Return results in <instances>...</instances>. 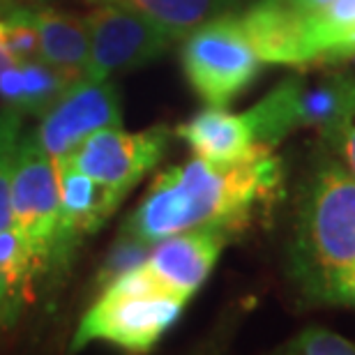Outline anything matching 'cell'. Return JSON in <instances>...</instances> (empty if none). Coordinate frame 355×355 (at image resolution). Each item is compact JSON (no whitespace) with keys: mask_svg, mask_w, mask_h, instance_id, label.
<instances>
[{"mask_svg":"<svg viewBox=\"0 0 355 355\" xmlns=\"http://www.w3.org/2000/svg\"><path fill=\"white\" fill-rule=\"evenodd\" d=\"M229 233L222 226H201L175 233L153 245L146 266L168 295L187 302L208 279Z\"/></svg>","mask_w":355,"mask_h":355,"instance_id":"11","label":"cell"},{"mask_svg":"<svg viewBox=\"0 0 355 355\" xmlns=\"http://www.w3.org/2000/svg\"><path fill=\"white\" fill-rule=\"evenodd\" d=\"M42 0H0V17L12 10H19V7H31V5H40Z\"/></svg>","mask_w":355,"mask_h":355,"instance_id":"26","label":"cell"},{"mask_svg":"<svg viewBox=\"0 0 355 355\" xmlns=\"http://www.w3.org/2000/svg\"><path fill=\"white\" fill-rule=\"evenodd\" d=\"M304 28H307V62L353 55L355 0H332L325 10L304 19Z\"/></svg>","mask_w":355,"mask_h":355,"instance_id":"18","label":"cell"},{"mask_svg":"<svg viewBox=\"0 0 355 355\" xmlns=\"http://www.w3.org/2000/svg\"><path fill=\"white\" fill-rule=\"evenodd\" d=\"M355 266V175L337 157H321L300 203L293 272L311 300L335 304L339 279Z\"/></svg>","mask_w":355,"mask_h":355,"instance_id":"2","label":"cell"},{"mask_svg":"<svg viewBox=\"0 0 355 355\" xmlns=\"http://www.w3.org/2000/svg\"><path fill=\"white\" fill-rule=\"evenodd\" d=\"M263 60L252 49L240 17H219L194 28L182 44V69L208 106H229L257 79Z\"/></svg>","mask_w":355,"mask_h":355,"instance_id":"3","label":"cell"},{"mask_svg":"<svg viewBox=\"0 0 355 355\" xmlns=\"http://www.w3.org/2000/svg\"><path fill=\"white\" fill-rule=\"evenodd\" d=\"M60 215V182L37 134L21 137L12 175V229L31 252L35 277L46 272Z\"/></svg>","mask_w":355,"mask_h":355,"instance_id":"4","label":"cell"},{"mask_svg":"<svg viewBox=\"0 0 355 355\" xmlns=\"http://www.w3.org/2000/svg\"><path fill=\"white\" fill-rule=\"evenodd\" d=\"M67 86L65 76L42 58L24 60L0 74V99L7 109L19 111L21 116H42Z\"/></svg>","mask_w":355,"mask_h":355,"instance_id":"15","label":"cell"},{"mask_svg":"<svg viewBox=\"0 0 355 355\" xmlns=\"http://www.w3.org/2000/svg\"><path fill=\"white\" fill-rule=\"evenodd\" d=\"M88 3L127 7L164 26L173 40H182L205 21L224 14L233 0H88Z\"/></svg>","mask_w":355,"mask_h":355,"instance_id":"17","label":"cell"},{"mask_svg":"<svg viewBox=\"0 0 355 355\" xmlns=\"http://www.w3.org/2000/svg\"><path fill=\"white\" fill-rule=\"evenodd\" d=\"M196 157L231 162L247 155L257 144L247 113H231L226 106H208L175 130Z\"/></svg>","mask_w":355,"mask_h":355,"instance_id":"14","label":"cell"},{"mask_svg":"<svg viewBox=\"0 0 355 355\" xmlns=\"http://www.w3.org/2000/svg\"><path fill=\"white\" fill-rule=\"evenodd\" d=\"M339 106H342V74L330 76L321 83L291 76L245 113L252 123L257 144L275 148L291 132L304 127H314L323 134L335 123Z\"/></svg>","mask_w":355,"mask_h":355,"instance_id":"7","label":"cell"},{"mask_svg":"<svg viewBox=\"0 0 355 355\" xmlns=\"http://www.w3.org/2000/svg\"><path fill=\"white\" fill-rule=\"evenodd\" d=\"M321 137L337 159L355 175V76L342 74V106L335 123Z\"/></svg>","mask_w":355,"mask_h":355,"instance_id":"20","label":"cell"},{"mask_svg":"<svg viewBox=\"0 0 355 355\" xmlns=\"http://www.w3.org/2000/svg\"><path fill=\"white\" fill-rule=\"evenodd\" d=\"M182 307V300L164 293L111 295L102 291L99 300L81 318L72 349L79 351L90 342H109L130 353H146L178 321Z\"/></svg>","mask_w":355,"mask_h":355,"instance_id":"5","label":"cell"},{"mask_svg":"<svg viewBox=\"0 0 355 355\" xmlns=\"http://www.w3.org/2000/svg\"><path fill=\"white\" fill-rule=\"evenodd\" d=\"M252 49L266 65L297 67L307 62L304 17L282 0H259L240 17Z\"/></svg>","mask_w":355,"mask_h":355,"instance_id":"12","label":"cell"},{"mask_svg":"<svg viewBox=\"0 0 355 355\" xmlns=\"http://www.w3.org/2000/svg\"><path fill=\"white\" fill-rule=\"evenodd\" d=\"M282 3H286L291 10H295L300 17L309 19V17H314V14H318L321 10H325L332 0H282Z\"/></svg>","mask_w":355,"mask_h":355,"instance_id":"24","label":"cell"},{"mask_svg":"<svg viewBox=\"0 0 355 355\" xmlns=\"http://www.w3.org/2000/svg\"><path fill=\"white\" fill-rule=\"evenodd\" d=\"M55 171H58L60 182V215L49 270L58 268L79 247L83 238L102 229L127 196L123 189L92 180L69 159L58 162Z\"/></svg>","mask_w":355,"mask_h":355,"instance_id":"10","label":"cell"},{"mask_svg":"<svg viewBox=\"0 0 355 355\" xmlns=\"http://www.w3.org/2000/svg\"><path fill=\"white\" fill-rule=\"evenodd\" d=\"M14 65H19L17 55L12 53L10 44H7V35H5V26H3V19H0V74L5 72V69H10Z\"/></svg>","mask_w":355,"mask_h":355,"instance_id":"25","label":"cell"},{"mask_svg":"<svg viewBox=\"0 0 355 355\" xmlns=\"http://www.w3.org/2000/svg\"><path fill=\"white\" fill-rule=\"evenodd\" d=\"M21 113L0 111V231L12 229V175L21 144Z\"/></svg>","mask_w":355,"mask_h":355,"instance_id":"19","label":"cell"},{"mask_svg":"<svg viewBox=\"0 0 355 355\" xmlns=\"http://www.w3.org/2000/svg\"><path fill=\"white\" fill-rule=\"evenodd\" d=\"M279 187L282 162L270 146L254 144L231 162L194 157L157 175L123 231L148 245L201 226L236 231Z\"/></svg>","mask_w":355,"mask_h":355,"instance_id":"1","label":"cell"},{"mask_svg":"<svg viewBox=\"0 0 355 355\" xmlns=\"http://www.w3.org/2000/svg\"><path fill=\"white\" fill-rule=\"evenodd\" d=\"M168 139L171 134L166 127H153L146 132L106 127L90 134L65 159L92 180L130 191L157 162H162L168 148Z\"/></svg>","mask_w":355,"mask_h":355,"instance_id":"9","label":"cell"},{"mask_svg":"<svg viewBox=\"0 0 355 355\" xmlns=\"http://www.w3.org/2000/svg\"><path fill=\"white\" fill-rule=\"evenodd\" d=\"M282 351L300 355H355V342L337 335V332L318 328V325H309L297 337L291 339Z\"/></svg>","mask_w":355,"mask_h":355,"instance_id":"22","label":"cell"},{"mask_svg":"<svg viewBox=\"0 0 355 355\" xmlns=\"http://www.w3.org/2000/svg\"><path fill=\"white\" fill-rule=\"evenodd\" d=\"M33 279L35 266L26 243L14 229L0 231V330L19 321Z\"/></svg>","mask_w":355,"mask_h":355,"instance_id":"16","label":"cell"},{"mask_svg":"<svg viewBox=\"0 0 355 355\" xmlns=\"http://www.w3.org/2000/svg\"><path fill=\"white\" fill-rule=\"evenodd\" d=\"M35 132L53 164L72 155L90 134L123 125L120 95L111 79H79L42 113Z\"/></svg>","mask_w":355,"mask_h":355,"instance_id":"8","label":"cell"},{"mask_svg":"<svg viewBox=\"0 0 355 355\" xmlns=\"http://www.w3.org/2000/svg\"><path fill=\"white\" fill-rule=\"evenodd\" d=\"M335 304H355V266L351 270H346L344 277L339 279Z\"/></svg>","mask_w":355,"mask_h":355,"instance_id":"23","label":"cell"},{"mask_svg":"<svg viewBox=\"0 0 355 355\" xmlns=\"http://www.w3.org/2000/svg\"><path fill=\"white\" fill-rule=\"evenodd\" d=\"M86 26L90 35L86 79L97 81L157 60L175 42L157 21L118 5H97L86 17Z\"/></svg>","mask_w":355,"mask_h":355,"instance_id":"6","label":"cell"},{"mask_svg":"<svg viewBox=\"0 0 355 355\" xmlns=\"http://www.w3.org/2000/svg\"><path fill=\"white\" fill-rule=\"evenodd\" d=\"M150 250H153V245L144 243V240H139L137 236H132V233L120 231V236L116 243H113L102 270H99L97 284L104 288L106 284H111L116 277L127 272V270L146 263V259L150 257Z\"/></svg>","mask_w":355,"mask_h":355,"instance_id":"21","label":"cell"},{"mask_svg":"<svg viewBox=\"0 0 355 355\" xmlns=\"http://www.w3.org/2000/svg\"><path fill=\"white\" fill-rule=\"evenodd\" d=\"M28 14L40 37V58L58 69L69 83L86 79L90 58L86 19L42 5H31Z\"/></svg>","mask_w":355,"mask_h":355,"instance_id":"13","label":"cell"}]
</instances>
